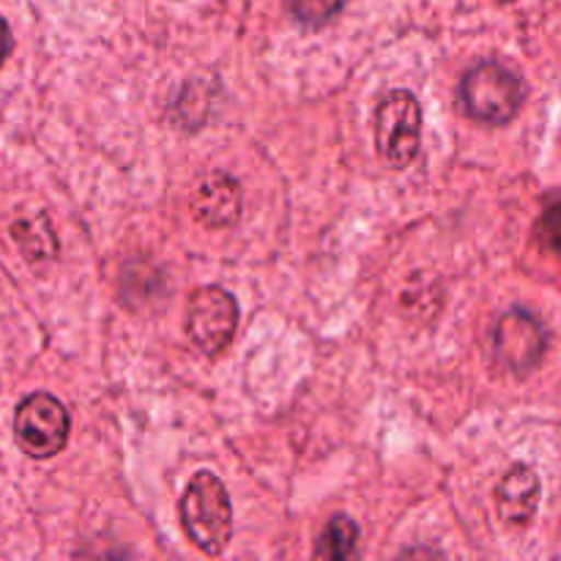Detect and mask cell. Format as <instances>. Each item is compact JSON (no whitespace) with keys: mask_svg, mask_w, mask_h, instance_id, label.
<instances>
[{"mask_svg":"<svg viewBox=\"0 0 561 561\" xmlns=\"http://www.w3.org/2000/svg\"><path fill=\"white\" fill-rule=\"evenodd\" d=\"M181 524L190 540L208 557H219L233 535V510L222 480L201 471L181 499Z\"/></svg>","mask_w":561,"mask_h":561,"instance_id":"6da1fadb","label":"cell"},{"mask_svg":"<svg viewBox=\"0 0 561 561\" xmlns=\"http://www.w3.org/2000/svg\"><path fill=\"white\" fill-rule=\"evenodd\" d=\"M460 107L469 118L480 124L502 126L518 115L524 107L526 88L524 80L496 60L471 66L460 80Z\"/></svg>","mask_w":561,"mask_h":561,"instance_id":"7a4b0ae2","label":"cell"},{"mask_svg":"<svg viewBox=\"0 0 561 561\" xmlns=\"http://www.w3.org/2000/svg\"><path fill=\"white\" fill-rule=\"evenodd\" d=\"M422 110L414 93L392 91L376 107V148L394 170L409 168L420 153Z\"/></svg>","mask_w":561,"mask_h":561,"instance_id":"3957f363","label":"cell"},{"mask_svg":"<svg viewBox=\"0 0 561 561\" xmlns=\"http://www.w3.org/2000/svg\"><path fill=\"white\" fill-rule=\"evenodd\" d=\"M69 411L47 392H36L22 400L14 416L16 444L27 458L36 460L55 458L69 442Z\"/></svg>","mask_w":561,"mask_h":561,"instance_id":"277c9868","label":"cell"},{"mask_svg":"<svg viewBox=\"0 0 561 561\" xmlns=\"http://www.w3.org/2000/svg\"><path fill=\"white\" fill-rule=\"evenodd\" d=\"M239 327V305L233 296L217 285L197 288L186 312V334L206 356L222 354Z\"/></svg>","mask_w":561,"mask_h":561,"instance_id":"5b68a950","label":"cell"},{"mask_svg":"<svg viewBox=\"0 0 561 561\" xmlns=\"http://www.w3.org/2000/svg\"><path fill=\"white\" fill-rule=\"evenodd\" d=\"M546 329L526 310L504 312L493 332V354L499 365L513 376H526L535 370L546 356Z\"/></svg>","mask_w":561,"mask_h":561,"instance_id":"8992f818","label":"cell"},{"mask_svg":"<svg viewBox=\"0 0 561 561\" xmlns=\"http://www.w3.org/2000/svg\"><path fill=\"white\" fill-rule=\"evenodd\" d=\"M192 211L206 228H228L241 214L239 181L228 173H211L192 197Z\"/></svg>","mask_w":561,"mask_h":561,"instance_id":"52a82bcc","label":"cell"},{"mask_svg":"<svg viewBox=\"0 0 561 561\" xmlns=\"http://www.w3.org/2000/svg\"><path fill=\"white\" fill-rule=\"evenodd\" d=\"M499 515L513 526H526L540 504V480L529 466H515L502 477L496 488Z\"/></svg>","mask_w":561,"mask_h":561,"instance_id":"ba28073f","label":"cell"},{"mask_svg":"<svg viewBox=\"0 0 561 561\" xmlns=\"http://www.w3.org/2000/svg\"><path fill=\"white\" fill-rule=\"evenodd\" d=\"M359 526L348 515H334L316 542L312 561H359Z\"/></svg>","mask_w":561,"mask_h":561,"instance_id":"9c48e42d","label":"cell"},{"mask_svg":"<svg viewBox=\"0 0 561 561\" xmlns=\"http://www.w3.org/2000/svg\"><path fill=\"white\" fill-rule=\"evenodd\" d=\"M345 0H288V9L301 25L321 27L343 11Z\"/></svg>","mask_w":561,"mask_h":561,"instance_id":"30bf717a","label":"cell"},{"mask_svg":"<svg viewBox=\"0 0 561 561\" xmlns=\"http://www.w3.org/2000/svg\"><path fill=\"white\" fill-rule=\"evenodd\" d=\"M537 239L548 252L561 255V197H551L537 219Z\"/></svg>","mask_w":561,"mask_h":561,"instance_id":"8fae6325","label":"cell"},{"mask_svg":"<svg viewBox=\"0 0 561 561\" xmlns=\"http://www.w3.org/2000/svg\"><path fill=\"white\" fill-rule=\"evenodd\" d=\"M11 47H14V42H11V31L9 25H5L3 16H0V66H3L5 58L11 55Z\"/></svg>","mask_w":561,"mask_h":561,"instance_id":"7c38bea8","label":"cell"},{"mask_svg":"<svg viewBox=\"0 0 561 561\" xmlns=\"http://www.w3.org/2000/svg\"><path fill=\"white\" fill-rule=\"evenodd\" d=\"M502 3H513V0H502Z\"/></svg>","mask_w":561,"mask_h":561,"instance_id":"4fadbf2b","label":"cell"}]
</instances>
